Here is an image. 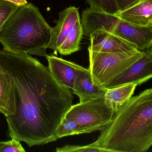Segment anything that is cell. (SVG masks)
<instances>
[{
    "instance_id": "cell-4",
    "label": "cell",
    "mask_w": 152,
    "mask_h": 152,
    "mask_svg": "<svg viewBox=\"0 0 152 152\" xmlns=\"http://www.w3.org/2000/svg\"><path fill=\"white\" fill-rule=\"evenodd\" d=\"M88 51V69L93 83L103 89L143 55V51L139 50L116 53L99 52L89 49Z\"/></svg>"
},
{
    "instance_id": "cell-15",
    "label": "cell",
    "mask_w": 152,
    "mask_h": 152,
    "mask_svg": "<svg viewBox=\"0 0 152 152\" xmlns=\"http://www.w3.org/2000/svg\"><path fill=\"white\" fill-rule=\"evenodd\" d=\"M90 8L97 9L106 13L115 14L119 12L116 0H86Z\"/></svg>"
},
{
    "instance_id": "cell-22",
    "label": "cell",
    "mask_w": 152,
    "mask_h": 152,
    "mask_svg": "<svg viewBox=\"0 0 152 152\" xmlns=\"http://www.w3.org/2000/svg\"><path fill=\"white\" fill-rule=\"evenodd\" d=\"M1 1H2V0H0V2H1Z\"/></svg>"
},
{
    "instance_id": "cell-19",
    "label": "cell",
    "mask_w": 152,
    "mask_h": 152,
    "mask_svg": "<svg viewBox=\"0 0 152 152\" xmlns=\"http://www.w3.org/2000/svg\"><path fill=\"white\" fill-rule=\"evenodd\" d=\"M140 1L141 0H116V1L120 12L134 6Z\"/></svg>"
},
{
    "instance_id": "cell-20",
    "label": "cell",
    "mask_w": 152,
    "mask_h": 152,
    "mask_svg": "<svg viewBox=\"0 0 152 152\" xmlns=\"http://www.w3.org/2000/svg\"><path fill=\"white\" fill-rule=\"evenodd\" d=\"M2 1L10 2L18 6H20V7L25 5L28 3L26 0H2Z\"/></svg>"
},
{
    "instance_id": "cell-17",
    "label": "cell",
    "mask_w": 152,
    "mask_h": 152,
    "mask_svg": "<svg viewBox=\"0 0 152 152\" xmlns=\"http://www.w3.org/2000/svg\"><path fill=\"white\" fill-rule=\"evenodd\" d=\"M56 151L58 152H105V151L99 148L90 147L88 145L85 146L75 145H65L61 147L57 148Z\"/></svg>"
},
{
    "instance_id": "cell-8",
    "label": "cell",
    "mask_w": 152,
    "mask_h": 152,
    "mask_svg": "<svg viewBox=\"0 0 152 152\" xmlns=\"http://www.w3.org/2000/svg\"><path fill=\"white\" fill-rule=\"evenodd\" d=\"M90 45L88 49L99 52L116 53L138 50L137 46L103 29H96L90 34Z\"/></svg>"
},
{
    "instance_id": "cell-18",
    "label": "cell",
    "mask_w": 152,
    "mask_h": 152,
    "mask_svg": "<svg viewBox=\"0 0 152 152\" xmlns=\"http://www.w3.org/2000/svg\"><path fill=\"white\" fill-rule=\"evenodd\" d=\"M19 141L15 139L6 142L5 143L0 146V152H25Z\"/></svg>"
},
{
    "instance_id": "cell-2",
    "label": "cell",
    "mask_w": 152,
    "mask_h": 152,
    "mask_svg": "<svg viewBox=\"0 0 152 152\" xmlns=\"http://www.w3.org/2000/svg\"><path fill=\"white\" fill-rule=\"evenodd\" d=\"M105 152H145L152 146V88L120 107L111 124L88 145Z\"/></svg>"
},
{
    "instance_id": "cell-1",
    "label": "cell",
    "mask_w": 152,
    "mask_h": 152,
    "mask_svg": "<svg viewBox=\"0 0 152 152\" xmlns=\"http://www.w3.org/2000/svg\"><path fill=\"white\" fill-rule=\"evenodd\" d=\"M0 68L14 86L17 114L6 117L8 136L29 147L57 141L56 131L74 96L48 67L27 53L0 50Z\"/></svg>"
},
{
    "instance_id": "cell-9",
    "label": "cell",
    "mask_w": 152,
    "mask_h": 152,
    "mask_svg": "<svg viewBox=\"0 0 152 152\" xmlns=\"http://www.w3.org/2000/svg\"><path fill=\"white\" fill-rule=\"evenodd\" d=\"M105 91L106 89L94 84L89 69L77 64L75 81L72 92L77 95L80 102L92 99H104Z\"/></svg>"
},
{
    "instance_id": "cell-13",
    "label": "cell",
    "mask_w": 152,
    "mask_h": 152,
    "mask_svg": "<svg viewBox=\"0 0 152 152\" xmlns=\"http://www.w3.org/2000/svg\"><path fill=\"white\" fill-rule=\"evenodd\" d=\"M136 86L135 84H129L106 89L104 100L117 112L132 97Z\"/></svg>"
},
{
    "instance_id": "cell-16",
    "label": "cell",
    "mask_w": 152,
    "mask_h": 152,
    "mask_svg": "<svg viewBox=\"0 0 152 152\" xmlns=\"http://www.w3.org/2000/svg\"><path fill=\"white\" fill-rule=\"evenodd\" d=\"M20 6L7 1L0 2V32L8 20L19 8Z\"/></svg>"
},
{
    "instance_id": "cell-12",
    "label": "cell",
    "mask_w": 152,
    "mask_h": 152,
    "mask_svg": "<svg viewBox=\"0 0 152 152\" xmlns=\"http://www.w3.org/2000/svg\"><path fill=\"white\" fill-rule=\"evenodd\" d=\"M116 15L137 25L152 26V0H141L134 6Z\"/></svg>"
},
{
    "instance_id": "cell-11",
    "label": "cell",
    "mask_w": 152,
    "mask_h": 152,
    "mask_svg": "<svg viewBox=\"0 0 152 152\" xmlns=\"http://www.w3.org/2000/svg\"><path fill=\"white\" fill-rule=\"evenodd\" d=\"M14 86L8 72L0 68V113L5 117L17 114Z\"/></svg>"
},
{
    "instance_id": "cell-7",
    "label": "cell",
    "mask_w": 152,
    "mask_h": 152,
    "mask_svg": "<svg viewBox=\"0 0 152 152\" xmlns=\"http://www.w3.org/2000/svg\"><path fill=\"white\" fill-rule=\"evenodd\" d=\"M143 51V55L124 73L108 84L105 89L134 84L140 85L152 78V47Z\"/></svg>"
},
{
    "instance_id": "cell-10",
    "label": "cell",
    "mask_w": 152,
    "mask_h": 152,
    "mask_svg": "<svg viewBox=\"0 0 152 152\" xmlns=\"http://www.w3.org/2000/svg\"><path fill=\"white\" fill-rule=\"evenodd\" d=\"M51 73L64 86L73 90L76 77L77 64L53 55L46 57Z\"/></svg>"
},
{
    "instance_id": "cell-5",
    "label": "cell",
    "mask_w": 152,
    "mask_h": 152,
    "mask_svg": "<svg viewBox=\"0 0 152 152\" xmlns=\"http://www.w3.org/2000/svg\"><path fill=\"white\" fill-rule=\"evenodd\" d=\"M83 29L77 8L70 6L59 13L56 26L52 29L47 48L63 55L71 54L80 49Z\"/></svg>"
},
{
    "instance_id": "cell-14",
    "label": "cell",
    "mask_w": 152,
    "mask_h": 152,
    "mask_svg": "<svg viewBox=\"0 0 152 152\" xmlns=\"http://www.w3.org/2000/svg\"><path fill=\"white\" fill-rule=\"evenodd\" d=\"M81 134L77 121L73 119L65 117L56 131L57 139L65 137Z\"/></svg>"
},
{
    "instance_id": "cell-3",
    "label": "cell",
    "mask_w": 152,
    "mask_h": 152,
    "mask_svg": "<svg viewBox=\"0 0 152 152\" xmlns=\"http://www.w3.org/2000/svg\"><path fill=\"white\" fill-rule=\"evenodd\" d=\"M52 29L38 8L28 3L6 22L0 32V43L7 51L46 57Z\"/></svg>"
},
{
    "instance_id": "cell-21",
    "label": "cell",
    "mask_w": 152,
    "mask_h": 152,
    "mask_svg": "<svg viewBox=\"0 0 152 152\" xmlns=\"http://www.w3.org/2000/svg\"><path fill=\"white\" fill-rule=\"evenodd\" d=\"M5 142H0V146L4 144V143H5Z\"/></svg>"
},
{
    "instance_id": "cell-6",
    "label": "cell",
    "mask_w": 152,
    "mask_h": 152,
    "mask_svg": "<svg viewBox=\"0 0 152 152\" xmlns=\"http://www.w3.org/2000/svg\"><path fill=\"white\" fill-rule=\"evenodd\" d=\"M116 112L104 99H95L72 105L65 117L77 121L80 134H89L109 126Z\"/></svg>"
}]
</instances>
